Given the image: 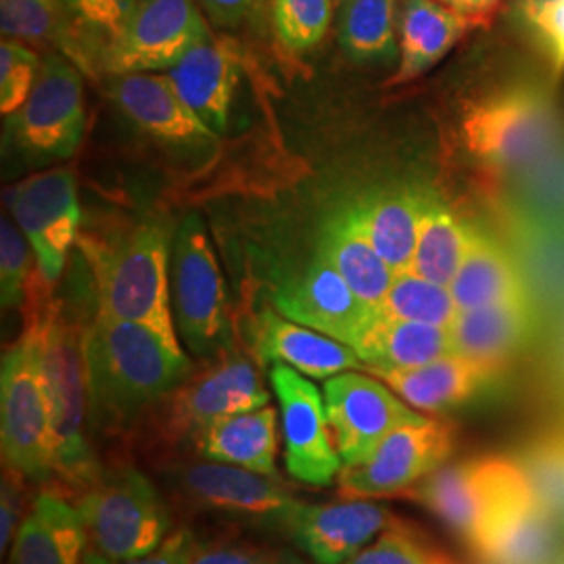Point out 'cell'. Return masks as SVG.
<instances>
[{"label": "cell", "instance_id": "24", "mask_svg": "<svg viewBox=\"0 0 564 564\" xmlns=\"http://www.w3.org/2000/svg\"><path fill=\"white\" fill-rule=\"evenodd\" d=\"M505 370L494 364L452 354L414 368L375 372V377L389 384L412 408L423 412H444L475 398L484 387L500 379Z\"/></svg>", "mask_w": 564, "mask_h": 564}, {"label": "cell", "instance_id": "51", "mask_svg": "<svg viewBox=\"0 0 564 564\" xmlns=\"http://www.w3.org/2000/svg\"><path fill=\"white\" fill-rule=\"evenodd\" d=\"M429 564H460L456 563L452 556H447L442 550L437 547H431V554H429Z\"/></svg>", "mask_w": 564, "mask_h": 564}, {"label": "cell", "instance_id": "13", "mask_svg": "<svg viewBox=\"0 0 564 564\" xmlns=\"http://www.w3.org/2000/svg\"><path fill=\"white\" fill-rule=\"evenodd\" d=\"M7 203L34 251L42 281H59L80 230L74 172L69 167H55L36 174L13 186L7 193Z\"/></svg>", "mask_w": 564, "mask_h": 564}, {"label": "cell", "instance_id": "1", "mask_svg": "<svg viewBox=\"0 0 564 564\" xmlns=\"http://www.w3.org/2000/svg\"><path fill=\"white\" fill-rule=\"evenodd\" d=\"M90 426L123 435L193 372L181 345L142 324L97 314L82 337Z\"/></svg>", "mask_w": 564, "mask_h": 564}, {"label": "cell", "instance_id": "38", "mask_svg": "<svg viewBox=\"0 0 564 564\" xmlns=\"http://www.w3.org/2000/svg\"><path fill=\"white\" fill-rule=\"evenodd\" d=\"M389 318L445 326L454 323L458 307L449 286L426 281L412 270L398 272L379 310Z\"/></svg>", "mask_w": 564, "mask_h": 564}, {"label": "cell", "instance_id": "19", "mask_svg": "<svg viewBox=\"0 0 564 564\" xmlns=\"http://www.w3.org/2000/svg\"><path fill=\"white\" fill-rule=\"evenodd\" d=\"M505 241L524 295L538 310L544 326L564 316V226L535 223L502 214Z\"/></svg>", "mask_w": 564, "mask_h": 564}, {"label": "cell", "instance_id": "31", "mask_svg": "<svg viewBox=\"0 0 564 564\" xmlns=\"http://www.w3.org/2000/svg\"><path fill=\"white\" fill-rule=\"evenodd\" d=\"M449 293L458 310H477L527 297L505 241L479 228L473 230L468 251L454 281L449 282Z\"/></svg>", "mask_w": 564, "mask_h": 564}, {"label": "cell", "instance_id": "48", "mask_svg": "<svg viewBox=\"0 0 564 564\" xmlns=\"http://www.w3.org/2000/svg\"><path fill=\"white\" fill-rule=\"evenodd\" d=\"M544 377L552 398L561 403L564 410V316L556 323L547 324Z\"/></svg>", "mask_w": 564, "mask_h": 564}, {"label": "cell", "instance_id": "52", "mask_svg": "<svg viewBox=\"0 0 564 564\" xmlns=\"http://www.w3.org/2000/svg\"><path fill=\"white\" fill-rule=\"evenodd\" d=\"M339 2H341V0H339Z\"/></svg>", "mask_w": 564, "mask_h": 564}, {"label": "cell", "instance_id": "39", "mask_svg": "<svg viewBox=\"0 0 564 564\" xmlns=\"http://www.w3.org/2000/svg\"><path fill=\"white\" fill-rule=\"evenodd\" d=\"M274 30L289 53H307L323 42L330 20V0H272Z\"/></svg>", "mask_w": 564, "mask_h": 564}, {"label": "cell", "instance_id": "10", "mask_svg": "<svg viewBox=\"0 0 564 564\" xmlns=\"http://www.w3.org/2000/svg\"><path fill=\"white\" fill-rule=\"evenodd\" d=\"M268 402L270 393L256 364L224 351L165 398L158 433L170 445L193 442L205 426Z\"/></svg>", "mask_w": 564, "mask_h": 564}, {"label": "cell", "instance_id": "37", "mask_svg": "<svg viewBox=\"0 0 564 564\" xmlns=\"http://www.w3.org/2000/svg\"><path fill=\"white\" fill-rule=\"evenodd\" d=\"M514 463L523 470L535 502L564 524V423L545 426L529 437Z\"/></svg>", "mask_w": 564, "mask_h": 564}, {"label": "cell", "instance_id": "42", "mask_svg": "<svg viewBox=\"0 0 564 564\" xmlns=\"http://www.w3.org/2000/svg\"><path fill=\"white\" fill-rule=\"evenodd\" d=\"M42 61L39 55L20 41L2 39L0 44V111L13 116L28 101Z\"/></svg>", "mask_w": 564, "mask_h": 564}, {"label": "cell", "instance_id": "22", "mask_svg": "<svg viewBox=\"0 0 564 564\" xmlns=\"http://www.w3.org/2000/svg\"><path fill=\"white\" fill-rule=\"evenodd\" d=\"M165 76L182 101L216 137L226 132L239 84V53L230 42L207 36L170 67Z\"/></svg>", "mask_w": 564, "mask_h": 564}, {"label": "cell", "instance_id": "29", "mask_svg": "<svg viewBox=\"0 0 564 564\" xmlns=\"http://www.w3.org/2000/svg\"><path fill=\"white\" fill-rule=\"evenodd\" d=\"M318 258L330 263L362 302L381 310L395 272L354 223L347 207L330 214L321 226Z\"/></svg>", "mask_w": 564, "mask_h": 564}, {"label": "cell", "instance_id": "15", "mask_svg": "<svg viewBox=\"0 0 564 564\" xmlns=\"http://www.w3.org/2000/svg\"><path fill=\"white\" fill-rule=\"evenodd\" d=\"M270 381L281 405L284 464L289 475L310 487L335 484L343 463L333 444L323 393L302 372L289 366H274Z\"/></svg>", "mask_w": 564, "mask_h": 564}, {"label": "cell", "instance_id": "16", "mask_svg": "<svg viewBox=\"0 0 564 564\" xmlns=\"http://www.w3.org/2000/svg\"><path fill=\"white\" fill-rule=\"evenodd\" d=\"M272 303L284 318L314 328L351 349L379 318V310L362 302L341 274L318 256L316 262L276 286Z\"/></svg>", "mask_w": 564, "mask_h": 564}, {"label": "cell", "instance_id": "40", "mask_svg": "<svg viewBox=\"0 0 564 564\" xmlns=\"http://www.w3.org/2000/svg\"><path fill=\"white\" fill-rule=\"evenodd\" d=\"M2 39L23 44H57L61 0H0Z\"/></svg>", "mask_w": 564, "mask_h": 564}, {"label": "cell", "instance_id": "8", "mask_svg": "<svg viewBox=\"0 0 564 564\" xmlns=\"http://www.w3.org/2000/svg\"><path fill=\"white\" fill-rule=\"evenodd\" d=\"M170 286L176 330L197 358H218L230 337L223 272L207 230L188 214L172 237Z\"/></svg>", "mask_w": 564, "mask_h": 564}, {"label": "cell", "instance_id": "25", "mask_svg": "<svg viewBox=\"0 0 564 564\" xmlns=\"http://www.w3.org/2000/svg\"><path fill=\"white\" fill-rule=\"evenodd\" d=\"M86 545L78 506L59 489H44L20 524L9 564H84Z\"/></svg>", "mask_w": 564, "mask_h": 564}, {"label": "cell", "instance_id": "41", "mask_svg": "<svg viewBox=\"0 0 564 564\" xmlns=\"http://www.w3.org/2000/svg\"><path fill=\"white\" fill-rule=\"evenodd\" d=\"M32 247L15 220L0 223V297L2 307H20L32 284Z\"/></svg>", "mask_w": 564, "mask_h": 564}, {"label": "cell", "instance_id": "50", "mask_svg": "<svg viewBox=\"0 0 564 564\" xmlns=\"http://www.w3.org/2000/svg\"><path fill=\"white\" fill-rule=\"evenodd\" d=\"M449 11L463 15L466 20L475 21L477 25L489 23L494 13L500 7V0H437Z\"/></svg>", "mask_w": 564, "mask_h": 564}, {"label": "cell", "instance_id": "34", "mask_svg": "<svg viewBox=\"0 0 564 564\" xmlns=\"http://www.w3.org/2000/svg\"><path fill=\"white\" fill-rule=\"evenodd\" d=\"M402 0H341L337 41L360 65H389L400 57Z\"/></svg>", "mask_w": 564, "mask_h": 564}, {"label": "cell", "instance_id": "47", "mask_svg": "<svg viewBox=\"0 0 564 564\" xmlns=\"http://www.w3.org/2000/svg\"><path fill=\"white\" fill-rule=\"evenodd\" d=\"M191 564H302L295 556L251 545L199 547Z\"/></svg>", "mask_w": 564, "mask_h": 564}, {"label": "cell", "instance_id": "32", "mask_svg": "<svg viewBox=\"0 0 564 564\" xmlns=\"http://www.w3.org/2000/svg\"><path fill=\"white\" fill-rule=\"evenodd\" d=\"M141 0H61L59 48L84 69L102 59Z\"/></svg>", "mask_w": 564, "mask_h": 564}, {"label": "cell", "instance_id": "11", "mask_svg": "<svg viewBox=\"0 0 564 564\" xmlns=\"http://www.w3.org/2000/svg\"><path fill=\"white\" fill-rule=\"evenodd\" d=\"M456 445L454 424L423 419L391 431L360 464L343 466L337 485L349 500L405 496L444 466Z\"/></svg>", "mask_w": 564, "mask_h": 564}, {"label": "cell", "instance_id": "49", "mask_svg": "<svg viewBox=\"0 0 564 564\" xmlns=\"http://www.w3.org/2000/svg\"><path fill=\"white\" fill-rule=\"evenodd\" d=\"M214 23L224 28H237L249 18L256 0H199Z\"/></svg>", "mask_w": 564, "mask_h": 564}, {"label": "cell", "instance_id": "35", "mask_svg": "<svg viewBox=\"0 0 564 564\" xmlns=\"http://www.w3.org/2000/svg\"><path fill=\"white\" fill-rule=\"evenodd\" d=\"M558 523L535 500L498 524L475 550L484 564H550Z\"/></svg>", "mask_w": 564, "mask_h": 564}, {"label": "cell", "instance_id": "43", "mask_svg": "<svg viewBox=\"0 0 564 564\" xmlns=\"http://www.w3.org/2000/svg\"><path fill=\"white\" fill-rule=\"evenodd\" d=\"M517 15L554 74H564V0H519Z\"/></svg>", "mask_w": 564, "mask_h": 564}, {"label": "cell", "instance_id": "26", "mask_svg": "<svg viewBox=\"0 0 564 564\" xmlns=\"http://www.w3.org/2000/svg\"><path fill=\"white\" fill-rule=\"evenodd\" d=\"M345 207L395 274L412 268L419 241L421 191L400 186L372 188Z\"/></svg>", "mask_w": 564, "mask_h": 564}, {"label": "cell", "instance_id": "46", "mask_svg": "<svg viewBox=\"0 0 564 564\" xmlns=\"http://www.w3.org/2000/svg\"><path fill=\"white\" fill-rule=\"evenodd\" d=\"M197 550L199 547L193 533L188 529H181V531H172L170 538L155 552L141 558H130V561H111L86 547L84 564H191Z\"/></svg>", "mask_w": 564, "mask_h": 564}, {"label": "cell", "instance_id": "14", "mask_svg": "<svg viewBox=\"0 0 564 564\" xmlns=\"http://www.w3.org/2000/svg\"><path fill=\"white\" fill-rule=\"evenodd\" d=\"M326 419L343 466L360 464L384 437L423 414L389 391V384L360 372H341L324 384Z\"/></svg>", "mask_w": 564, "mask_h": 564}, {"label": "cell", "instance_id": "9", "mask_svg": "<svg viewBox=\"0 0 564 564\" xmlns=\"http://www.w3.org/2000/svg\"><path fill=\"white\" fill-rule=\"evenodd\" d=\"M9 118L11 141L25 158L34 162L72 158L86 130L82 76L72 59L63 53L46 55L28 101Z\"/></svg>", "mask_w": 564, "mask_h": 564}, {"label": "cell", "instance_id": "6", "mask_svg": "<svg viewBox=\"0 0 564 564\" xmlns=\"http://www.w3.org/2000/svg\"><path fill=\"white\" fill-rule=\"evenodd\" d=\"M93 552L111 561L141 558L172 533V514L155 485L132 466L102 468L99 481L78 498Z\"/></svg>", "mask_w": 564, "mask_h": 564}, {"label": "cell", "instance_id": "23", "mask_svg": "<svg viewBox=\"0 0 564 564\" xmlns=\"http://www.w3.org/2000/svg\"><path fill=\"white\" fill-rule=\"evenodd\" d=\"M542 328L544 323L538 310L521 297L477 310H458L449 324V335L454 354L508 368Z\"/></svg>", "mask_w": 564, "mask_h": 564}, {"label": "cell", "instance_id": "3", "mask_svg": "<svg viewBox=\"0 0 564 564\" xmlns=\"http://www.w3.org/2000/svg\"><path fill=\"white\" fill-rule=\"evenodd\" d=\"M464 149L505 181L564 144V113L540 84H512L470 102L460 121Z\"/></svg>", "mask_w": 564, "mask_h": 564}, {"label": "cell", "instance_id": "45", "mask_svg": "<svg viewBox=\"0 0 564 564\" xmlns=\"http://www.w3.org/2000/svg\"><path fill=\"white\" fill-rule=\"evenodd\" d=\"M25 477L20 473L4 468L2 473V489H0V550L2 554L13 544L20 524L25 519L28 508V487Z\"/></svg>", "mask_w": 564, "mask_h": 564}, {"label": "cell", "instance_id": "36", "mask_svg": "<svg viewBox=\"0 0 564 564\" xmlns=\"http://www.w3.org/2000/svg\"><path fill=\"white\" fill-rule=\"evenodd\" d=\"M500 212L564 226V144L533 167L505 181Z\"/></svg>", "mask_w": 564, "mask_h": 564}, {"label": "cell", "instance_id": "30", "mask_svg": "<svg viewBox=\"0 0 564 564\" xmlns=\"http://www.w3.org/2000/svg\"><path fill=\"white\" fill-rule=\"evenodd\" d=\"M354 351L375 375L383 370L414 368L452 356L454 343L445 326L398 321L379 312V318L364 333Z\"/></svg>", "mask_w": 564, "mask_h": 564}, {"label": "cell", "instance_id": "20", "mask_svg": "<svg viewBox=\"0 0 564 564\" xmlns=\"http://www.w3.org/2000/svg\"><path fill=\"white\" fill-rule=\"evenodd\" d=\"M107 90L121 113L153 139L191 144L212 141L216 137L182 101L178 90L165 74L151 72L111 76Z\"/></svg>", "mask_w": 564, "mask_h": 564}, {"label": "cell", "instance_id": "17", "mask_svg": "<svg viewBox=\"0 0 564 564\" xmlns=\"http://www.w3.org/2000/svg\"><path fill=\"white\" fill-rule=\"evenodd\" d=\"M398 523L400 519L387 508L366 500L335 505H305L295 500L272 524L314 563L343 564L375 535Z\"/></svg>", "mask_w": 564, "mask_h": 564}, {"label": "cell", "instance_id": "28", "mask_svg": "<svg viewBox=\"0 0 564 564\" xmlns=\"http://www.w3.org/2000/svg\"><path fill=\"white\" fill-rule=\"evenodd\" d=\"M195 452L212 463L235 464L276 479V410L270 405L239 412L205 426L193 440Z\"/></svg>", "mask_w": 564, "mask_h": 564}, {"label": "cell", "instance_id": "5", "mask_svg": "<svg viewBox=\"0 0 564 564\" xmlns=\"http://www.w3.org/2000/svg\"><path fill=\"white\" fill-rule=\"evenodd\" d=\"M403 498L442 519L473 552L505 519L535 500L519 464L505 456L444 464Z\"/></svg>", "mask_w": 564, "mask_h": 564}, {"label": "cell", "instance_id": "27", "mask_svg": "<svg viewBox=\"0 0 564 564\" xmlns=\"http://www.w3.org/2000/svg\"><path fill=\"white\" fill-rule=\"evenodd\" d=\"M475 28V21L449 11L437 0H402L400 65L389 86L421 78Z\"/></svg>", "mask_w": 564, "mask_h": 564}, {"label": "cell", "instance_id": "7", "mask_svg": "<svg viewBox=\"0 0 564 564\" xmlns=\"http://www.w3.org/2000/svg\"><path fill=\"white\" fill-rule=\"evenodd\" d=\"M2 464L42 484L55 475V435L48 389L30 335L2 356L0 370Z\"/></svg>", "mask_w": 564, "mask_h": 564}, {"label": "cell", "instance_id": "44", "mask_svg": "<svg viewBox=\"0 0 564 564\" xmlns=\"http://www.w3.org/2000/svg\"><path fill=\"white\" fill-rule=\"evenodd\" d=\"M431 545L408 527L400 523L383 531L379 540L360 550L343 564H429Z\"/></svg>", "mask_w": 564, "mask_h": 564}, {"label": "cell", "instance_id": "21", "mask_svg": "<svg viewBox=\"0 0 564 564\" xmlns=\"http://www.w3.org/2000/svg\"><path fill=\"white\" fill-rule=\"evenodd\" d=\"M253 354L262 364L289 366L310 379H330L364 366L358 354L328 335L263 310L251 330Z\"/></svg>", "mask_w": 564, "mask_h": 564}, {"label": "cell", "instance_id": "33", "mask_svg": "<svg viewBox=\"0 0 564 564\" xmlns=\"http://www.w3.org/2000/svg\"><path fill=\"white\" fill-rule=\"evenodd\" d=\"M475 226L464 224L440 197L421 191L419 241L412 260V272L426 281L449 286L454 281Z\"/></svg>", "mask_w": 564, "mask_h": 564}, {"label": "cell", "instance_id": "4", "mask_svg": "<svg viewBox=\"0 0 564 564\" xmlns=\"http://www.w3.org/2000/svg\"><path fill=\"white\" fill-rule=\"evenodd\" d=\"M170 258V230L160 220L139 224L109 245H97L93 253L97 314L142 324L165 341L181 345L172 310Z\"/></svg>", "mask_w": 564, "mask_h": 564}, {"label": "cell", "instance_id": "18", "mask_svg": "<svg viewBox=\"0 0 564 564\" xmlns=\"http://www.w3.org/2000/svg\"><path fill=\"white\" fill-rule=\"evenodd\" d=\"M176 484L182 494L203 508H214L232 514H247L272 524L295 498L279 484V479L247 470L235 464H184L176 470Z\"/></svg>", "mask_w": 564, "mask_h": 564}, {"label": "cell", "instance_id": "2", "mask_svg": "<svg viewBox=\"0 0 564 564\" xmlns=\"http://www.w3.org/2000/svg\"><path fill=\"white\" fill-rule=\"evenodd\" d=\"M28 295L32 305L23 333L36 345L53 410V477L59 481L61 494L80 498L102 475V464L88 437L93 426L82 349L84 330L69 323L57 305L42 300L41 284H32Z\"/></svg>", "mask_w": 564, "mask_h": 564}, {"label": "cell", "instance_id": "12", "mask_svg": "<svg viewBox=\"0 0 564 564\" xmlns=\"http://www.w3.org/2000/svg\"><path fill=\"white\" fill-rule=\"evenodd\" d=\"M209 34L193 0H141L107 51L101 72L109 76L167 72Z\"/></svg>", "mask_w": 564, "mask_h": 564}]
</instances>
